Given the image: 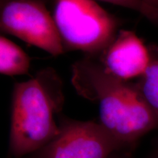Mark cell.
I'll return each instance as SVG.
<instances>
[{"mask_svg":"<svg viewBox=\"0 0 158 158\" xmlns=\"http://www.w3.org/2000/svg\"><path fill=\"white\" fill-rule=\"evenodd\" d=\"M72 73L78 93L98 102L100 124L122 147L158 127L157 116L136 84L112 76L91 56L75 63Z\"/></svg>","mask_w":158,"mask_h":158,"instance_id":"obj_1","label":"cell"},{"mask_svg":"<svg viewBox=\"0 0 158 158\" xmlns=\"http://www.w3.org/2000/svg\"><path fill=\"white\" fill-rule=\"evenodd\" d=\"M62 83L51 68L15 84L12 98L10 152L15 157L38 152L59 133L54 115L62 108Z\"/></svg>","mask_w":158,"mask_h":158,"instance_id":"obj_2","label":"cell"},{"mask_svg":"<svg viewBox=\"0 0 158 158\" xmlns=\"http://www.w3.org/2000/svg\"><path fill=\"white\" fill-rule=\"evenodd\" d=\"M54 20L63 45L99 54L117 35L118 22L94 0H54Z\"/></svg>","mask_w":158,"mask_h":158,"instance_id":"obj_3","label":"cell"},{"mask_svg":"<svg viewBox=\"0 0 158 158\" xmlns=\"http://www.w3.org/2000/svg\"><path fill=\"white\" fill-rule=\"evenodd\" d=\"M0 27L53 56L64 52L54 18L42 0H1Z\"/></svg>","mask_w":158,"mask_h":158,"instance_id":"obj_4","label":"cell"},{"mask_svg":"<svg viewBox=\"0 0 158 158\" xmlns=\"http://www.w3.org/2000/svg\"><path fill=\"white\" fill-rule=\"evenodd\" d=\"M122 148L100 123L65 120L58 135L35 158H109Z\"/></svg>","mask_w":158,"mask_h":158,"instance_id":"obj_5","label":"cell"},{"mask_svg":"<svg viewBox=\"0 0 158 158\" xmlns=\"http://www.w3.org/2000/svg\"><path fill=\"white\" fill-rule=\"evenodd\" d=\"M99 55L105 70L125 81L143 76L152 62L143 41L133 31L123 29Z\"/></svg>","mask_w":158,"mask_h":158,"instance_id":"obj_6","label":"cell"},{"mask_svg":"<svg viewBox=\"0 0 158 158\" xmlns=\"http://www.w3.org/2000/svg\"><path fill=\"white\" fill-rule=\"evenodd\" d=\"M30 59L16 44L5 37H0V72L9 76L29 73Z\"/></svg>","mask_w":158,"mask_h":158,"instance_id":"obj_7","label":"cell"},{"mask_svg":"<svg viewBox=\"0 0 158 158\" xmlns=\"http://www.w3.org/2000/svg\"><path fill=\"white\" fill-rule=\"evenodd\" d=\"M136 84L158 119V60H152Z\"/></svg>","mask_w":158,"mask_h":158,"instance_id":"obj_8","label":"cell"},{"mask_svg":"<svg viewBox=\"0 0 158 158\" xmlns=\"http://www.w3.org/2000/svg\"><path fill=\"white\" fill-rule=\"evenodd\" d=\"M126 8L133 10L141 14L149 21L158 26V9L152 7L143 0H101Z\"/></svg>","mask_w":158,"mask_h":158,"instance_id":"obj_9","label":"cell"},{"mask_svg":"<svg viewBox=\"0 0 158 158\" xmlns=\"http://www.w3.org/2000/svg\"><path fill=\"white\" fill-rule=\"evenodd\" d=\"M148 5L158 9V0H143Z\"/></svg>","mask_w":158,"mask_h":158,"instance_id":"obj_10","label":"cell"},{"mask_svg":"<svg viewBox=\"0 0 158 158\" xmlns=\"http://www.w3.org/2000/svg\"><path fill=\"white\" fill-rule=\"evenodd\" d=\"M154 158H158V151L157 152H156V155H155V157H154Z\"/></svg>","mask_w":158,"mask_h":158,"instance_id":"obj_11","label":"cell"}]
</instances>
